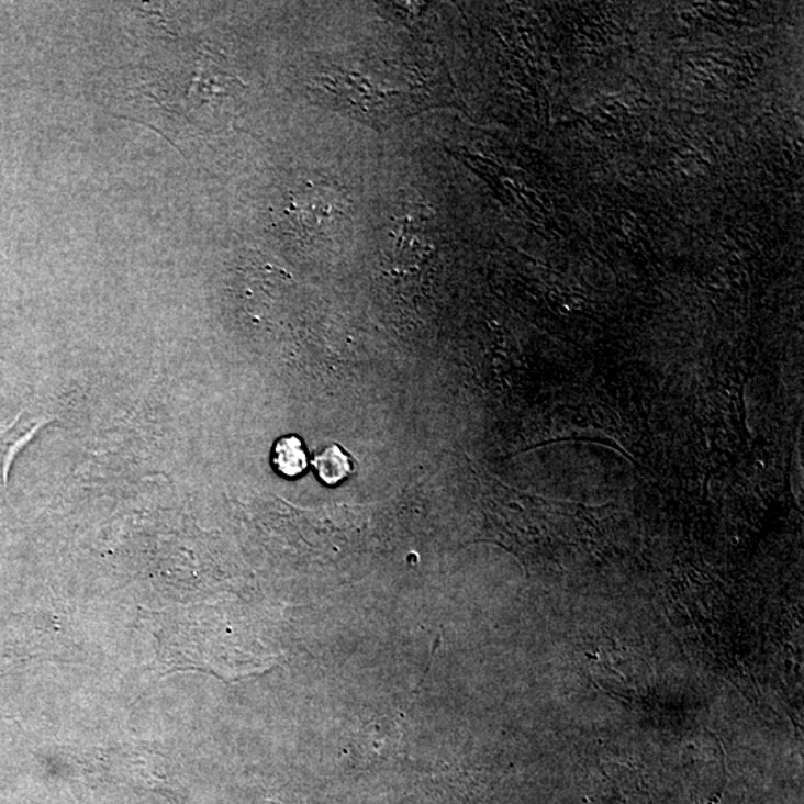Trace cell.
I'll return each instance as SVG.
<instances>
[{
    "label": "cell",
    "mask_w": 804,
    "mask_h": 804,
    "mask_svg": "<svg viewBox=\"0 0 804 804\" xmlns=\"http://www.w3.org/2000/svg\"><path fill=\"white\" fill-rule=\"evenodd\" d=\"M315 468L325 484L335 485L351 474V462L340 446H331L316 456Z\"/></svg>",
    "instance_id": "277c9868"
},
{
    "label": "cell",
    "mask_w": 804,
    "mask_h": 804,
    "mask_svg": "<svg viewBox=\"0 0 804 804\" xmlns=\"http://www.w3.org/2000/svg\"><path fill=\"white\" fill-rule=\"evenodd\" d=\"M271 462L284 479H299L308 469V454L303 442L297 435L279 438L273 447Z\"/></svg>",
    "instance_id": "3957f363"
},
{
    "label": "cell",
    "mask_w": 804,
    "mask_h": 804,
    "mask_svg": "<svg viewBox=\"0 0 804 804\" xmlns=\"http://www.w3.org/2000/svg\"><path fill=\"white\" fill-rule=\"evenodd\" d=\"M291 197L284 216L297 234H330L331 221L345 220V203L328 187L309 186Z\"/></svg>",
    "instance_id": "6da1fadb"
},
{
    "label": "cell",
    "mask_w": 804,
    "mask_h": 804,
    "mask_svg": "<svg viewBox=\"0 0 804 804\" xmlns=\"http://www.w3.org/2000/svg\"><path fill=\"white\" fill-rule=\"evenodd\" d=\"M45 423L48 421L24 418V414L20 413L10 425L0 426V498L7 495L8 476L15 456L35 438L37 431L45 426Z\"/></svg>",
    "instance_id": "7a4b0ae2"
}]
</instances>
